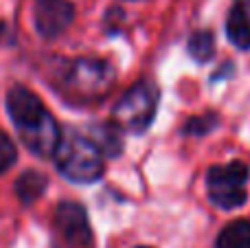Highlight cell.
Segmentation results:
<instances>
[{
	"mask_svg": "<svg viewBox=\"0 0 250 248\" xmlns=\"http://www.w3.org/2000/svg\"><path fill=\"white\" fill-rule=\"evenodd\" d=\"M7 114L11 119L20 143L40 158H53L62 139V127L46 110L38 95L22 83H16L4 97Z\"/></svg>",
	"mask_w": 250,
	"mask_h": 248,
	"instance_id": "1",
	"label": "cell"
},
{
	"mask_svg": "<svg viewBox=\"0 0 250 248\" xmlns=\"http://www.w3.org/2000/svg\"><path fill=\"white\" fill-rule=\"evenodd\" d=\"M114 68L99 57L60 60L53 68V86L64 101L75 105L104 99L114 83Z\"/></svg>",
	"mask_w": 250,
	"mask_h": 248,
	"instance_id": "2",
	"label": "cell"
},
{
	"mask_svg": "<svg viewBox=\"0 0 250 248\" xmlns=\"http://www.w3.org/2000/svg\"><path fill=\"white\" fill-rule=\"evenodd\" d=\"M53 158H55L57 171L77 185L97 183L105 171V156L99 152V147L92 143L86 132H79L75 127L62 130L60 145Z\"/></svg>",
	"mask_w": 250,
	"mask_h": 248,
	"instance_id": "3",
	"label": "cell"
},
{
	"mask_svg": "<svg viewBox=\"0 0 250 248\" xmlns=\"http://www.w3.org/2000/svg\"><path fill=\"white\" fill-rule=\"evenodd\" d=\"M158 86L149 79H141L117 101L112 110V121L117 123L121 132L143 134L145 130H149L151 121H154L156 110H158Z\"/></svg>",
	"mask_w": 250,
	"mask_h": 248,
	"instance_id": "4",
	"label": "cell"
},
{
	"mask_svg": "<svg viewBox=\"0 0 250 248\" xmlns=\"http://www.w3.org/2000/svg\"><path fill=\"white\" fill-rule=\"evenodd\" d=\"M248 176L246 163L230 161L226 165H213L207 171V191L208 200L224 211H235L248 200Z\"/></svg>",
	"mask_w": 250,
	"mask_h": 248,
	"instance_id": "5",
	"label": "cell"
},
{
	"mask_svg": "<svg viewBox=\"0 0 250 248\" xmlns=\"http://www.w3.org/2000/svg\"><path fill=\"white\" fill-rule=\"evenodd\" d=\"M55 231L73 248H92L95 235L90 228V220L83 205L73 200H64L55 209Z\"/></svg>",
	"mask_w": 250,
	"mask_h": 248,
	"instance_id": "6",
	"label": "cell"
},
{
	"mask_svg": "<svg viewBox=\"0 0 250 248\" xmlns=\"http://www.w3.org/2000/svg\"><path fill=\"white\" fill-rule=\"evenodd\" d=\"M75 20V4L70 0H35L33 24L44 40H57Z\"/></svg>",
	"mask_w": 250,
	"mask_h": 248,
	"instance_id": "7",
	"label": "cell"
},
{
	"mask_svg": "<svg viewBox=\"0 0 250 248\" xmlns=\"http://www.w3.org/2000/svg\"><path fill=\"white\" fill-rule=\"evenodd\" d=\"M226 38L242 51L250 48V0H233L226 18Z\"/></svg>",
	"mask_w": 250,
	"mask_h": 248,
	"instance_id": "8",
	"label": "cell"
},
{
	"mask_svg": "<svg viewBox=\"0 0 250 248\" xmlns=\"http://www.w3.org/2000/svg\"><path fill=\"white\" fill-rule=\"evenodd\" d=\"M92 139V143L99 147V152L105 158H117L123 152V132L117 127V123H95L86 132Z\"/></svg>",
	"mask_w": 250,
	"mask_h": 248,
	"instance_id": "9",
	"label": "cell"
},
{
	"mask_svg": "<svg viewBox=\"0 0 250 248\" xmlns=\"http://www.w3.org/2000/svg\"><path fill=\"white\" fill-rule=\"evenodd\" d=\"M46 187H48L46 174H42L38 169H26L18 176L16 185H13V191H16L18 200L22 205H33V202H38L44 196Z\"/></svg>",
	"mask_w": 250,
	"mask_h": 248,
	"instance_id": "10",
	"label": "cell"
},
{
	"mask_svg": "<svg viewBox=\"0 0 250 248\" xmlns=\"http://www.w3.org/2000/svg\"><path fill=\"white\" fill-rule=\"evenodd\" d=\"M215 248H250V222L235 220L217 235Z\"/></svg>",
	"mask_w": 250,
	"mask_h": 248,
	"instance_id": "11",
	"label": "cell"
},
{
	"mask_svg": "<svg viewBox=\"0 0 250 248\" xmlns=\"http://www.w3.org/2000/svg\"><path fill=\"white\" fill-rule=\"evenodd\" d=\"M187 51H189V55L193 57L195 62H200V64L208 62L215 55V38H213V33L207 29L193 31L189 42H187Z\"/></svg>",
	"mask_w": 250,
	"mask_h": 248,
	"instance_id": "12",
	"label": "cell"
},
{
	"mask_svg": "<svg viewBox=\"0 0 250 248\" xmlns=\"http://www.w3.org/2000/svg\"><path fill=\"white\" fill-rule=\"evenodd\" d=\"M18 161V147L4 130H0V174L9 171Z\"/></svg>",
	"mask_w": 250,
	"mask_h": 248,
	"instance_id": "13",
	"label": "cell"
},
{
	"mask_svg": "<svg viewBox=\"0 0 250 248\" xmlns=\"http://www.w3.org/2000/svg\"><path fill=\"white\" fill-rule=\"evenodd\" d=\"M217 121H220V119H217L213 112L204 114V117H193V119H189V121L185 123V134H189V136L208 134L211 130H215Z\"/></svg>",
	"mask_w": 250,
	"mask_h": 248,
	"instance_id": "14",
	"label": "cell"
},
{
	"mask_svg": "<svg viewBox=\"0 0 250 248\" xmlns=\"http://www.w3.org/2000/svg\"><path fill=\"white\" fill-rule=\"evenodd\" d=\"M136 248H151V246H136Z\"/></svg>",
	"mask_w": 250,
	"mask_h": 248,
	"instance_id": "15",
	"label": "cell"
}]
</instances>
